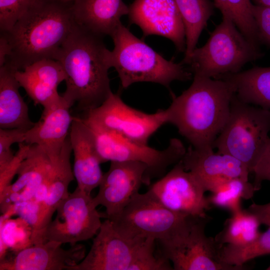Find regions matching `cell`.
Segmentation results:
<instances>
[{
	"mask_svg": "<svg viewBox=\"0 0 270 270\" xmlns=\"http://www.w3.org/2000/svg\"><path fill=\"white\" fill-rule=\"evenodd\" d=\"M180 162L198 179L206 192L224 177L248 180L250 172L239 160L228 154L216 152L212 148L198 149L190 146Z\"/></svg>",
	"mask_w": 270,
	"mask_h": 270,
	"instance_id": "21",
	"label": "cell"
},
{
	"mask_svg": "<svg viewBox=\"0 0 270 270\" xmlns=\"http://www.w3.org/2000/svg\"><path fill=\"white\" fill-rule=\"evenodd\" d=\"M148 166L136 161L110 162L108 170L104 174L99 190L93 198L95 205L106 208L105 217L112 220L117 216L138 193L145 184Z\"/></svg>",
	"mask_w": 270,
	"mask_h": 270,
	"instance_id": "14",
	"label": "cell"
},
{
	"mask_svg": "<svg viewBox=\"0 0 270 270\" xmlns=\"http://www.w3.org/2000/svg\"><path fill=\"white\" fill-rule=\"evenodd\" d=\"M234 94V86L228 80L194 75L187 90L172 96L165 110L166 122L174 125L192 147L214 148L228 118Z\"/></svg>",
	"mask_w": 270,
	"mask_h": 270,
	"instance_id": "1",
	"label": "cell"
},
{
	"mask_svg": "<svg viewBox=\"0 0 270 270\" xmlns=\"http://www.w3.org/2000/svg\"><path fill=\"white\" fill-rule=\"evenodd\" d=\"M72 4L42 0L10 30L1 32L9 47L4 64L19 70L40 60H54L76 24Z\"/></svg>",
	"mask_w": 270,
	"mask_h": 270,
	"instance_id": "3",
	"label": "cell"
},
{
	"mask_svg": "<svg viewBox=\"0 0 270 270\" xmlns=\"http://www.w3.org/2000/svg\"><path fill=\"white\" fill-rule=\"evenodd\" d=\"M72 8L78 24L102 36H110L129 12L122 0H76Z\"/></svg>",
	"mask_w": 270,
	"mask_h": 270,
	"instance_id": "23",
	"label": "cell"
},
{
	"mask_svg": "<svg viewBox=\"0 0 270 270\" xmlns=\"http://www.w3.org/2000/svg\"><path fill=\"white\" fill-rule=\"evenodd\" d=\"M102 37L76 24L54 58L66 76L62 95L84 113L100 106L112 92L108 75L110 51Z\"/></svg>",
	"mask_w": 270,
	"mask_h": 270,
	"instance_id": "2",
	"label": "cell"
},
{
	"mask_svg": "<svg viewBox=\"0 0 270 270\" xmlns=\"http://www.w3.org/2000/svg\"><path fill=\"white\" fill-rule=\"evenodd\" d=\"M270 110L244 102L236 94L214 148L239 160L252 173L270 138Z\"/></svg>",
	"mask_w": 270,
	"mask_h": 270,
	"instance_id": "6",
	"label": "cell"
},
{
	"mask_svg": "<svg viewBox=\"0 0 270 270\" xmlns=\"http://www.w3.org/2000/svg\"><path fill=\"white\" fill-rule=\"evenodd\" d=\"M26 132L19 128H0V172L6 168L14 156L11 148L12 145L24 142Z\"/></svg>",
	"mask_w": 270,
	"mask_h": 270,
	"instance_id": "33",
	"label": "cell"
},
{
	"mask_svg": "<svg viewBox=\"0 0 270 270\" xmlns=\"http://www.w3.org/2000/svg\"><path fill=\"white\" fill-rule=\"evenodd\" d=\"M16 70L4 64L0 66V128L28 130L34 126L28 106L21 96Z\"/></svg>",
	"mask_w": 270,
	"mask_h": 270,
	"instance_id": "24",
	"label": "cell"
},
{
	"mask_svg": "<svg viewBox=\"0 0 270 270\" xmlns=\"http://www.w3.org/2000/svg\"><path fill=\"white\" fill-rule=\"evenodd\" d=\"M148 192L166 208L185 216L204 218L210 208L202 183L180 162L150 185Z\"/></svg>",
	"mask_w": 270,
	"mask_h": 270,
	"instance_id": "12",
	"label": "cell"
},
{
	"mask_svg": "<svg viewBox=\"0 0 270 270\" xmlns=\"http://www.w3.org/2000/svg\"><path fill=\"white\" fill-rule=\"evenodd\" d=\"M42 0H0V32L10 30L32 8Z\"/></svg>",
	"mask_w": 270,
	"mask_h": 270,
	"instance_id": "32",
	"label": "cell"
},
{
	"mask_svg": "<svg viewBox=\"0 0 270 270\" xmlns=\"http://www.w3.org/2000/svg\"><path fill=\"white\" fill-rule=\"evenodd\" d=\"M259 42L270 48V7L252 5Z\"/></svg>",
	"mask_w": 270,
	"mask_h": 270,
	"instance_id": "35",
	"label": "cell"
},
{
	"mask_svg": "<svg viewBox=\"0 0 270 270\" xmlns=\"http://www.w3.org/2000/svg\"><path fill=\"white\" fill-rule=\"evenodd\" d=\"M246 210L256 218L260 224L270 226V202L264 204L253 202Z\"/></svg>",
	"mask_w": 270,
	"mask_h": 270,
	"instance_id": "37",
	"label": "cell"
},
{
	"mask_svg": "<svg viewBox=\"0 0 270 270\" xmlns=\"http://www.w3.org/2000/svg\"><path fill=\"white\" fill-rule=\"evenodd\" d=\"M256 6L270 7V0H252Z\"/></svg>",
	"mask_w": 270,
	"mask_h": 270,
	"instance_id": "38",
	"label": "cell"
},
{
	"mask_svg": "<svg viewBox=\"0 0 270 270\" xmlns=\"http://www.w3.org/2000/svg\"><path fill=\"white\" fill-rule=\"evenodd\" d=\"M72 152L68 135L59 156L52 161L46 193L39 206L36 222L32 229V244L44 242V234L54 214L60 203L69 194V184L75 178L70 164Z\"/></svg>",
	"mask_w": 270,
	"mask_h": 270,
	"instance_id": "20",
	"label": "cell"
},
{
	"mask_svg": "<svg viewBox=\"0 0 270 270\" xmlns=\"http://www.w3.org/2000/svg\"><path fill=\"white\" fill-rule=\"evenodd\" d=\"M260 225L256 218L246 209L232 212L224 226L214 238L220 246H243L252 241L259 234Z\"/></svg>",
	"mask_w": 270,
	"mask_h": 270,
	"instance_id": "27",
	"label": "cell"
},
{
	"mask_svg": "<svg viewBox=\"0 0 270 270\" xmlns=\"http://www.w3.org/2000/svg\"><path fill=\"white\" fill-rule=\"evenodd\" d=\"M183 22L186 48L182 60L187 59L196 48L202 32L214 13L210 0H174Z\"/></svg>",
	"mask_w": 270,
	"mask_h": 270,
	"instance_id": "26",
	"label": "cell"
},
{
	"mask_svg": "<svg viewBox=\"0 0 270 270\" xmlns=\"http://www.w3.org/2000/svg\"><path fill=\"white\" fill-rule=\"evenodd\" d=\"M270 254V226L250 242L240 246H222L218 252L219 260L226 264L244 266V264L256 258Z\"/></svg>",
	"mask_w": 270,
	"mask_h": 270,
	"instance_id": "30",
	"label": "cell"
},
{
	"mask_svg": "<svg viewBox=\"0 0 270 270\" xmlns=\"http://www.w3.org/2000/svg\"><path fill=\"white\" fill-rule=\"evenodd\" d=\"M128 7L130 24L138 26L144 37H165L179 52H185L184 27L174 0H134Z\"/></svg>",
	"mask_w": 270,
	"mask_h": 270,
	"instance_id": "15",
	"label": "cell"
},
{
	"mask_svg": "<svg viewBox=\"0 0 270 270\" xmlns=\"http://www.w3.org/2000/svg\"><path fill=\"white\" fill-rule=\"evenodd\" d=\"M30 144L26 142L18 144V148L12 160L2 172H0V192L12 184L15 175L23 161L26 158Z\"/></svg>",
	"mask_w": 270,
	"mask_h": 270,
	"instance_id": "34",
	"label": "cell"
},
{
	"mask_svg": "<svg viewBox=\"0 0 270 270\" xmlns=\"http://www.w3.org/2000/svg\"><path fill=\"white\" fill-rule=\"evenodd\" d=\"M74 103L62 95L60 101L26 130L24 142L36 144L54 160L68 135L74 117L70 112Z\"/></svg>",
	"mask_w": 270,
	"mask_h": 270,
	"instance_id": "22",
	"label": "cell"
},
{
	"mask_svg": "<svg viewBox=\"0 0 270 270\" xmlns=\"http://www.w3.org/2000/svg\"><path fill=\"white\" fill-rule=\"evenodd\" d=\"M54 240L32 244L20 251L10 259L0 261V270H69L86 256L82 244L71 245L68 249Z\"/></svg>",
	"mask_w": 270,
	"mask_h": 270,
	"instance_id": "17",
	"label": "cell"
},
{
	"mask_svg": "<svg viewBox=\"0 0 270 270\" xmlns=\"http://www.w3.org/2000/svg\"><path fill=\"white\" fill-rule=\"evenodd\" d=\"M262 55L260 46L248 40L232 20L222 16L205 44L196 48L182 62L190 66L193 75L216 78L240 72L246 64Z\"/></svg>",
	"mask_w": 270,
	"mask_h": 270,
	"instance_id": "5",
	"label": "cell"
},
{
	"mask_svg": "<svg viewBox=\"0 0 270 270\" xmlns=\"http://www.w3.org/2000/svg\"><path fill=\"white\" fill-rule=\"evenodd\" d=\"M267 270H270V265L266 268Z\"/></svg>",
	"mask_w": 270,
	"mask_h": 270,
	"instance_id": "40",
	"label": "cell"
},
{
	"mask_svg": "<svg viewBox=\"0 0 270 270\" xmlns=\"http://www.w3.org/2000/svg\"><path fill=\"white\" fill-rule=\"evenodd\" d=\"M256 191L253 184L248 180L241 178H228L208 198L210 205L226 208L233 212L242 208V199L251 198Z\"/></svg>",
	"mask_w": 270,
	"mask_h": 270,
	"instance_id": "28",
	"label": "cell"
},
{
	"mask_svg": "<svg viewBox=\"0 0 270 270\" xmlns=\"http://www.w3.org/2000/svg\"><path fill=\"white\" fill-rule=\"evenodd\" d=\"M84 114L82 118L89 126L142 144H148L150 137L167 124L165 110L146 113L129 106L113 92L100 106Z\"/></svg>",
	"mask_w": 270,
	"mask_h": 270,
	"instance_id": "8",
	"label": "cell"
},
{
	"mask_svg": "<svg viewBox=\"0 0 270 270\" xmlns=\"http://www.w3.org/2000/svg\"><path fill=\"white\" fill-rule=\"evenodd\" d=\"M146 238L127 236L106 218L93 239L89 252L69 270H128Z\"/></svg>",
	"mask_w": 270,
	"mask_h": 270,
	"instance_id": "13",
	"label": "cell"
},
{
	"mask_svg": "<svg viewBox=\"0 0 270 270\" xmlns=\"http://www.w3.org/2000/svg\"><path fill=\"white\" fill-rule=\"evenodd\" d=\"M77 187L88 194L98 186L102 174L94 134L82 118L74 117L69 132Z\"/></svg>",
	"mask_w": 270,
	"mask_h": 270,
	"instance_id": "18",
	"label": "cell"
},
{
	"mask_svg": "<svg viewBox=\"0 0 270 270\" xmlns=\"http://www.w3.org/2000/svg\"><path fill=\"white\" fill-rule=\"evenodd\" d=\"M52 164L48 156L38 146L30 144L28 154L20 166L16 180L0 192V210L8 218L32 200L46 180Z\"/></svg>",
	"mask_w": 270,
	"mask_h": 270,
	"instance_id": "16",
	"label": "cell"
},
{
	"mask_svg": "<svg viewBox=\"0 0 270 270\" xmlns=\"http://www.w3.org/2000/svg\"><path fill=\"white\" fill-rule=\"evenodd\" d=\"M110 36L114 48L110 52V64L117 72L123 88L140 82L157 83L170 88L174 80L192 78L193 74L182 62L166 60L122 23Z\"/></svg>",
	"mask_w": 270,
	"mask_h": 270,
	"instance_id": "4",
	"label": "cell"
},
{
	"mask_svg": "<svg viewBox=\"0 0 270 270\" xmlns=\"http://www.w3.org/2000/svg\"><path fill=\"white\" fill-rule=\"evenodd\" d=\"M14 76L34 104L44 107L41 116L46 114L61 100L58 88L66 76L58 61L40 60L22 70H16Z\"/></svg>",
	"mask_w": 270,
	"mask_h": 270,
	"instance_id": "19",
	"label": "cell"
},
{
	"mask_svg": "<svg viewBox=\"0 0 270 270\" xmlns=\"http://www.w3.org/2000/svg\"><path fill=\"white\" fill-rule=\"evenodd\" d=\"M214 6L222 16L228 18L244 36L254 44L260 46L257 29L252 14L250 0H214Z\"/></svg>",
	"mask_w": 270,
	"mask_h": 270,
	"instance_id": "29",
	"label": "cell"
},
{
	"mask_svg": "<svg viewBox=\"0 0 270 270\" xmlns=\"http://www.w3.org/2000/svg\"><path fill=\"white\" fill-rule=\"evenodd\" d=\"M215 79L230 82L242 101L270 110V66L254 67Z\"/></svg>",
	"mask_w": 270,
	"mask_h": 270,
	"instance_id": "25",
	"label": "cell"
},
{
	"mask_svg": "<svg viewBox=\"0 0 270 270\" xmlns=\"http://www.w3.org/2000/svg\"><path fill=\"white\" fill-rule=\"evenodd\" d=\"M156 242L147 238L140 253L128 270H172L170 262L160 252L155 254Z\"/></svg>",
	"mask_w": 270,
	"mask_h": 270,
	"instance_id": "31",
	"label": "cell"
},
{
	"mask_svg": "<svg viewBox=\"0 0 270 270\" xmlns=\"http://www.w3.org/2000/svg\"><path fill=\"white\" fill-rule=\"evenodd\" d=\"M252 173L254 176L252 184L256 191L260 188L263 181L270 182V138Z\"/></svg>",
	"mask_w": 270,
	"mask_h": 270,
	"instance_id": "36",
	"label": "cell"
},
{
	"mask_svg": "<svg viewBox=\"0 0 270 270\" xmlns=\"http://www.w3.org/2000/svg\"><path fill=\"white\" fill-rule=\"evenodd\" d=\"M89 126L94 134L102 164L108 161L143 162L148 166L145 178L146 184L151 178L163 175L169 166L180 162L186 150L177 138L170 139L166 148L158 150L114 133Z\"/></svg>",
	"mask_w": 270,
	"mask_h": 270,
	"instance_id": "9",
	"label": "cell"
},
{
	"mask_svg": "<svg viewBox=\"0 0 270 270\" xmlns=\"http://www.w3.org/2000/svg\"><path fill=\"white\" fill-rule=\"evenodd\" d=\"M56 0L62 2H63L68 3V2H73L76 0Z\"/></svg>",
	"mask_w": 270,
	"mask_h": 270,
	"instance_id": "39",
	"label": "cell"
},
{
	"mask_svg": "<svg viewBox=\"0 0 270 270\" xmlns=\"http://www.w3.org/2000/svg\"><path fill=\"white\" fill-rule=\"evenodd\" d=\"M208 216L197 219L189 232L174 242L160 246V253L174 270H244V266L226 264L218 259L220 246L214 238L208 237Z\"/></svg>",
	"mask_w": 270,
	"mask_h": 270,
	"instance_id": "11",
	"label": "cell"
},
{
	"mask_svg": "<svg viewBox=\"0 0 270 270\" xmlns=\"http://www.w3.org/2000/svg\"><path fill=\"white\" fill-rule=\"evenodd\" d=\"M198 218L169 210L147 191L136 194L117 216L110 220L127 236L152 238L165 245L184 236Z\"/></svg>",
	"mask_w": 270,
	"mask_h": 270,
	"instance_id": "7",
	"label": "cell"
},
{
	"mask_svg": "<svg viewBox=\"0 0 270 270\" xmlns=\"http://www.w3.org/2000/svg\"><path fill=\"white\" fill-rule=\"evenodd\" d=\"M96 207L90 194L76 187L58 204L55 218L44 232V242L54 240L71 246L96 236L102 216Z\"/></svg>",
	"mask_w": 270,
	"mask_h": 270,
	"instance_id": "10",
	"label": "cell"
}]
</instances>
